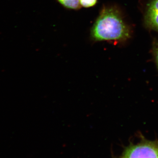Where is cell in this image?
Wrapping results in <instances>:
<instances>
[{
	"instance_id": "cell-4",
	"label": "cell",
	"mask_w": 158,
	"mask_h": 158,
	"mask_svg": "<svg viewBox=\"0 0 158 158\" xmlns=\"http://www.w3.org/2000/svg\"><path fill=\"white\" fill-rule=\"evenodd\" d=\"M65 9L71 10H78L81 8L79 0H56Z\"/></svg>"
},
{
	"instance_id": "cell-5",
	"label": "cell",
	"mask_w": 158,
	"mask_h": 158,
	"mask_svg": "<svg viewBox=\"0 0 158 158\" xmlns=\"http://www.w3.org/2000/svg\"><path fill=\"white\" fill-rule=\"evenodd\" d=\"M79 2L81 7L88 9L96 6L98 0H79Z\"/></svg>"
},
{
	"instance_id": "cell-2",
	"label": "cell",
	"mask_w": 158,
	"mask_h": 158,
	"mask_svg": "<svg viewBox=\"0 0 158 158\" xmlns=\"http://www.w3.org/2000/svg\"><path fill=\"white\" fill-rule=\"evenodd\" d=\"M115 158H158V141L143 138L139 143L130 144L119 157Z\"/></svg>"
},
{
	"instance_id": "cell-6",
	"label": "cell",
	"mask_w": 158,
	"mask_h": 158,
	"mask_svg": "<svg viewBox=\"0 0 158 158\" xmlns=\"http://www.w3.org/2000/svg\"><path fill=\"white\" fill-rule=\"evenodd\" d=\"M152 54L158 69V40H155L152 45Z\"/></svg>"
},
{
	"instance_id": "cell-1",
	"label": "cell",
	"mask_w": 158,
	"mask_h": 158,
	"mask_svg": "<svg viewBox=\"0 0 158 158\" xmlns=\"http://www.w3.org/2000/svg\"><path fill=\"white\" fill-rule=\"evenodd\" d=\"M130 36V28L120 10L116 6H103L90 29V40L93 42H122Z\"/></svg>"
},
{
	"instance_id": "cell-3",
	"label": "cell",
	"mask_w": 158,
	"mask_h": 158,
	"mask_svg": "<svg viewBox=\"0 0 158 158\" xmlns=\"http://www.w3.org/2000/svg\"><path fill=\"white\" fill-rule=\"evenodd\" d=\"M144 20L148 27L158 32V0H152L149 3Z\"/></svg>"
}]
</instances>
